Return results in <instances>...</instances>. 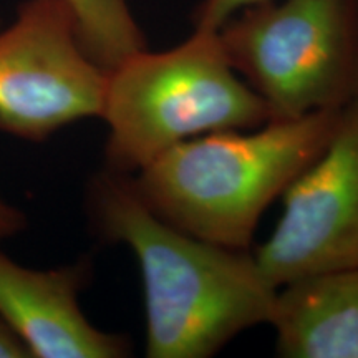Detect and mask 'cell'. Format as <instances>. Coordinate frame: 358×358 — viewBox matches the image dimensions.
<instances>
[{
	"label": "cell",
	"instance_id": "obj_1",
	"mask_svg": "<svg viewBox=\"0 0 358 358\" xmlns=\"http://www.w3.org/2000/svg\"><path fill=\"white\" fill-rule=\"evenodd\" d=\"M90 209L106 239L128 245L145 290L146 357L208 358L268 324L277 289L248 250L208 243L159 217L131 174L93 178Z\"/></svg>",
	"mask_w": 358,
	"mask_h": 358
},
{
	"label": "cell",
	"instance_id": "obj_2",
	"mask_svg": "<svg viewBox=\"0 0 358 358\" xmlns=\"http://www.w3.org/2000/svg\"><path fill=\"white\" fill-rule=\"evenodd\" d=\"M340 111L271 120L254 131L191 138L131 174L164 221L222 248L248 250L262 214L329 145Z\"/></svg>",
	"mask_w": 358,
	"mask_h": 358
},
{
	"label": "cell",
	"instance_id": "obj_3",
	"mask_svg": "<svg viewBox=\"0 0 358 358\" xmlns=\"http://www.w3.org/2000/svg\"><path fill=\"white\" fill-rule=\"evenodd\" d=\"M100 118L106 168L136 174L179 143L271 122L266 101L227 60L217 32L198 30L163 52L133 53L108 71Z\"/></svg>",
	"mask_w": 358,
	"mask_h": 358
},
{
	"label": "cell",
	"instance_id": "obj_4",
	"mask_svg": "<svg viewBox=\"0 0 358 358\" xmlns=\"http://www.w3.org/2000/svg\"><path fill=\"white\" fill-rule=\"evenodd\" d=\"M217 37L272 120L358 100V0H267L236 13Z\"/></svg>",
	"mask_w": 358,
	"mask_h": 358
},
{
	"label": "cell",
	"instance_id": "obj_5",
	"mask_svg": "<svg viewBox=\"0 0 358 358\" xmlns=\"http://www.w3.org/2000/svg\"><path fill=\"white\" fill-rule=\"evenodd\" d=\"M108 71L88 55L64 0H25L0 29V131L42 143L101 116Z\"/></svg>",
	"mask_w": 358,
	"mask_h": 358
},
{
	"label": "cell",
	"instance_id": "obj_6",
	"mask_svg": "<svg viewBox=\"0 0 358 358\" xmlns=\"http://www.w3.org/2000/svg\"><path fill=\"white\" fill-rule=\"evenodd\" d=\"M282 196L284 213L254 254L275 287L358 268V100L342 110L324 153Z\"/></svg>",
	"mask_w": 358,
	"mask_h": 358
},
{
	"label": "cell",
	"instance_id": "obj_7",
	"mask_svg": "<svg viewBox=\"0 0 358 358\" xmlns=\"http://www.w3.org/2000/svg\"><path fill=\"white\" fill-rule=\"evenodd\" d=\"M83 262L32 268L0 250V317L32 358H122L127 338L96 329L80 307Z\"/></svg>",
	"mask_w": 358,
	"mask_h": 358
},
{
	"label": "cell",
	"instance_id": "obj_8",
	"mask_svg": "<svg viewBox=\"0 0 358 358\" xmlns=\"http://www.w3.org/2000/svg\"><path fill=\"white\" fill-rule=\"evenodd\" d=\"M277 289L268 325L287 358H358V268L299 277Z\"/></svg>",
	"mask_w": 358,
	"mask_h": 358
},
{
	"label": "cell",
	"instance_id": "obj_9",
	"mask_svg": "<svg viewBox=\"0 0 358 358\" xmlns=\"http://www.w3.org/2000/svg\"><path fill=\"white\" fill-rule=\"evenodd\" d=\"M88 55L106 71L146 48L129 0H64Z\"/></svg>",
	"mask_w": 358,
	"mask_h": 358
},
{
	"label": "cell",
	"instance_id": "obj_10",
	"mask_svg": "<svg viewBox=\"0 0 358 358\" xmlns=\"http://www.w3.org/2000/svg\"><path fill=\"white\" fill-rule=\"evenodd\" d=\"M262 2L267 0H201L192 13V25L198 30L217 32L236 13Z\"/></svg>",
	"mask_w": 358,
	"mask_h": 358
},
{
	"label": "cell",
	"instance_id": "obj_11",
	"mask_svg": "<svg viewBox=\"0 0 358 358\" xmlns=\"http://www.w3.org/2000/svg\"><path fill=\"white\" fill-rule=\"evenodd\" d=\"M27 222V216L19 208L0 198V241L20 234Z\"/></svg>",
	"mask_w": 358,
	"mask_h": 358
},
{
	"label": "cell",
	"instance_id": "obj_12",
	"mask_svg": "<svg viewBox=\"0 0 358 358\" xmlns=\"http://www.w3.org/2000/svg\"><path fill=\"white\" fill-rule=\"evenodd\" d=\"M0 358H32L25 343L2 317H0Z\"/></svg>",
	"mask_w": 358,
	"mask_h": 358
}]
</instances>
